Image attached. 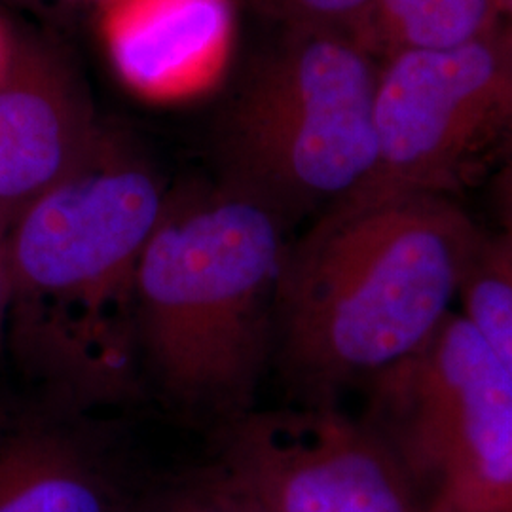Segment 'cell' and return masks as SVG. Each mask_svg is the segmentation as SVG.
Segmentation results:
<instances>
[{
    "label": "cell",
    "instance_id": "cell-21",
    "mask_svg": "<svg viewBox=\"0 0 512 512\" xmlns=\"http://www.w3.org/2000/svg\"><path fill=\"white\" fill-rule=\"evenodd\" d=\"M93 2H97V4H103V2H105V0H93Z\"/></svg>",
    "mask_w": 512,
    "mask_h": 512
},
{
    "label": "cell",
    "instance_id": "cell-12",
    "mask_svg": "<svg viewBox=\"0 0 512 512\" xmlns=\"http://www.w3.org/2000/svg\"><path fill=\"white\" fill-rule=\"evenodd\" d=\"M461 315L512 378V238L484 232L459 285Z\"/></svg>",
    "mask_w": 512,
    "mask_h": 512
},
{
    "label": "cell",
    "instance_id": "cell-11",
    "mask_svg": "<svg viewBox=\"0 0 512 512\" xmlns=\"http://www.w3.org/2000/svg\"><path fill=\"white\" fill-rule=\"evenodd\" d=\"M501 27L499 0H372L353 37L384 61L403 52L458 48Z\"/></svg>",
    "mask_w": 512,
    "mask_h": 512
},
{
    "label": "cell",
    "instance_id": "cell-18",
    "mask_svg": "<svg viewBox=\"0 0 512 512\" xmlns=\"http://www.w3.org/2000/svg\"><path fill=\"white\" fill-rule=\"evenodd\" d=\"M492 181L495 203L512 202V162L505 165Z\"/></svg>",
    "mask_w": 512,
    "mask_h": 512
},
{
    "label": "cell",
    "instance_id": "cell-3",
    "mask_svg": "<svg viewBox=\"0 0 512 512\" xmlns=\"http://www.w3.org/2000/svg\"><path fill=\"white\" fill-rule=\"evenodd\" d=\"M289 232L224 184L167 196L137 266L135 334L143 382L175 414L213 431L255 410Z\"/></svg>",
    "mask_w": 512,
    "mask_h": 512
},
{
    "label": "cell",
    "instance_id": "cell-16",
    "mask_svg": "<svg viewBox=\"0 0 512 512\" xmlns=\"http://www.w3.org/2000/svg\"><path fill=\"white\" fill-rule=\"evenodd\" d=\"M6 238H8V230L0 222V349L6 344L8 310H10V272H8Z\"/></svg>",
    "mask_w": 512,
    "mask_h": 512
},
{
    "label": "cell",
    "instance_id": "cell-1",
    "mask_svg": "<svg viewBox=\"0 0 512 512\" xmlns=\"http://www.w3.org/2000/svg\"><path fill=\"white\" fill-rule=\"evenodd\" d=\"M167 196L141 156L103 133L14 220L6 344L33 391L86 414L141 395L135 275Z\"/></svg>",
    "mask_w": 512,
    "mask_h": 512
},
{
    "label": "cell",
    "instance_id": "cell-7",
    "mask_svg": "<svg viewBox=\"0 0 512 512\" xmlns=\"http://www.w3.org/2000/svg\"><path fill=\"white\" fill-rule=\"evenodd\" d=\"M211 446L209 469L275 512H421L397 459L338 403L255 408Z\"/></svg>",
    "mask_w": 512,
    "mask_h": 512
},
{
    "label": "cell",
    "instance_id": "cell-2",
    "mask_svg": "<svg viewBox=\"0 0 512 512\" xmlns=\"http://www.w3.org/2000/svg\"><path fill=\"white\" fill-rule=\"evenodd\" d=\"M482 230L458 200L340 202L291 241L275 302V366L294 404L338 403L420 348L454 311Z\"/></svg>",
    "mask_w": 512,
    "mask_h": 512
},
{
    "label": "cell",
    "instance_id": "cell-19",
    "mask_svg": "<svg viewBox=\"0 0 512 512\" xmlns=\"http://www.w3.org/2000/svg\"><path fill=\"white\" fill-rule=\"evenodd\" d=\"M12 48H14V38L8 35V31H6L4 25L0 23V74L4 73V69H6V65H8Z\"/></svg>",
    "mask_w": 512,
    "mask_h": 512
},
{
    "label": "cell",
    "instance_id": "cell-17",
    "mask_svg": "<svg viewBox=\"0 0 512 512\" xmlns=\"http://www.w3.org/2000/svg\"><path fill=\"white\" fill-rule=\"evenodd\" d=\"M209 471L219 478V482L222 484L224 492H226V497H228V501H230L232 512H275L272 511L270 507L262 505L260 501H256L255 497H251V495L241 492V490L236 488L234 484H230L226 478H222V476L217 475L213 469H209Z\"/></svg>",
    "mask_w": 512,
    "mask_h": 512
},
{
    "label": "cell",
    "instance_id": "cell-20",
    "mask_svg": "<svg viewBox=\"0 0 512 512\" xmlns=\"http://www.w3.org/2000/svg\"><path fill=\"white\" fill-rule=\"evenodd\" d=\"M499 6H501L503 27H507L512 33V0H499Z\"/></svg>",
    "mask_w": 512,
    "mask_h": 512
},
{
    "label": "cell",
    "instance_id": "cell-5",
    "mask_svg": "<svg viewBox=\"0 0 512 512\" xmlns=\"http://www.w3.org/2000/svg\"><path fill=\"white\" fill-rule=\"evenodd\" d=\"M376 164L342 202L454 198L512 162V33L380 61ZM340 203V202H338Z\"/></svg>",
    "mask_w": 512,
    "mask_h": 512
},
{
    "label": "cell",
    "instance_id": "cell-13",
    "mask_svg": "<svg viewBox=\"0 0 512 512\" xmlns=\"http://www.w3.org/2000/svg\"><path fill=\"white\" fill-rule=\"evenodd\" d=\"M421 512H512V450L433 495Z\"/></svg>",
    "mask_w": 512,
    "mask_h": 512
},
{
    "label": "cell",
    "instance_id": "cell-10",
    "mask_svg": "<svg viewBox=\"0 0 512 512\" xmlns=\"http://www.w3.org/2000/svg\"><path fill=\"white\" fill-rule=\"evenodd\" d=\"M107 38L131 86L177 95L215 73L230 31L228 0H105Z\"/></svg>",
    "mask_w": 512,
    "mask_h": 512
},
{
    "label": "cell",
    "instance_id": "cell-14",
    "mask_svg": "<svg viewBox=\"0 0 512 512\" xmlns=\"http://www.w3.org/2000/svg\"><path fill=\"white\" fill-rule=\"evenodd\" d=\"M279 29H332L355 35L372 0H243Z\"/></svg>",
    "mask_w": 512,
    "mask_h": 512
},
{
    "label": "cell",
    "instance_id": "cell-6",
    "mask_svg": "<svg viewBox=\"0 0 512 512\" xmlns=\"http://www.w3.org/2000/svg\"><path fill=\"white\" fill-rule=\"evenodd\" d=\"M361 385L359 420L397 459L421 507L512 450V378L459 310Z\"/></svg>",
    "mask_w": 512,
    "mask_h": 512
},
{
    "label": "cell",
    "instance_id": "cell-9",
    "mask_svg": "<svg viewBox=\"0 0 512 512\" xmlns=\"http://www.w3.org/2000/svg\"><path fill=\"white\" fill-rule=\"evenodd\" d=\"M99 425L37 391L0 395V512H128Z\"/></svg>",
    "mask_w": 512,
    "mask_h": 512
},
{
    "label": "cell",
    "instance_id": "cell-15",
    "mask_svg": "<svg viewBox=\"0 0 512 512\" xmlns=\"http://www.w3.org/2000/svg\"><path fill=\"white\" fill-rule=\"evenodd\" d=\"M128 512H232V507L219 478L205 469L202 475L129 501Z\"/></svg>",
    "mask_w": 512,
    "mask_h": 512
},
{
    "label": "cell",
    "instance_id": "cell-4",
    "mask_svg": "<svg viewBox=\"0 0 512 512\" xmlns=\"http://www.w3.org/2000/svg\"><path fill=\"white\" fill-rule=\"evenodd\" d=\"M380 61L349 33L281 29L220 114V184L289 228L355 192L376 164Z\"/></svg>",
    "mask_w": 512,
    "mask_h": 512
},
{
    "label": "cell",
    "instance_id": "cell-8",
    "mask_svg": "<svg viewBox=\"0 0 512 512\" xmlns=\"http://www.w3.org/2000/svg\"><path fill=\"white\" fill-rule=\"evenodd\" d=\"M90 93L44 38H14L0 74V222L14 220L69 177L99 143Z\"/></svg>",
    "mask_w": 512,
    "mask_h": 512
}]
</instances>
